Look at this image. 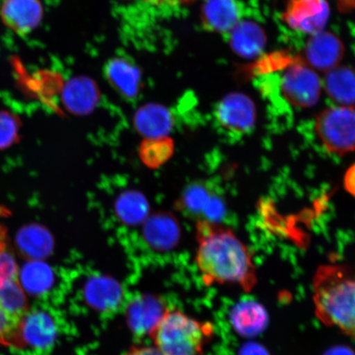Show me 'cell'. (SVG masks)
Listing matches in <instances>:
<instances>
[{
	"label": "cell",
	"mask_w": 355,
	"mask_h": 355,
	"mask_svg": "<svg viewBox=\"0 0 355 355\" xmlns=\"http://www.w3.org/2000/svg\"><path fill=\"white\" fill-rule=\"evenodd\" d=\"M317 317L350 336L355 332V277L338 265H324L313 279Z\"/></svg>",
	"instance_id": "7a4b0ae2"
},
{
	"label": "cell",
	"mask_w": 355,
	"mask_h": 355,
	"mask_svg": "<svg viewBox=\"0 0 355 355\" xmlns=\"http://www.w3.org/2000/svg\"><path fill=\"white\" fill-rule=\"evenodd\" d=\"M178 203L181 209L203 214L206 220L216 221V218L224 214L223 200L205 182L196 181L189 184Z\"/></svg>",
	"instance_id": "8fae6325"
},
{
	"label": "cell",
	"mask_w": 355,
	"mask_h": 355,
	"mask_svg": "<svg viewBox=\"0 0 355 355\" xmlns=\"http://www.w3.org/2000/svg\"><path fill=\"white\" fill-rule=\"evenodd\" d=\"M133 126L145 139L166 137L174 127V117L166 106L146 104L136 111Z\"/></svg>",
	"instance_id": "2e32d148"
},
{
	"label": "cell",
	"mask_w": 355,
	"mask_h": 355,
	"mask_svg": "<svg viewBox=\"0 0 355 355\" xmlns=\"http://www.w3.org/2000/svg\"><path fill=\"white\" fill-rule=\"evenodd\" d=\"M8 211L6 208L0 206V217L6 216ZM6 237V230H4L1 225H0V238Z\"/></svg>",
	"instance_id": "d6a6232c"
},
{
	"label": "cell",
	"mask_w": 355,
	"mask_h": 355,
	"mask_svg": "<svg viewBox=\"0 0 355 355\" xmlns=\"http://www.w3.org/2000/svg\"><path fill=\"white\" fill-rule=\"evenodd\" d=\"M329 15L326 0H288L283 19L296 32L314 35L322 32Z\"/></svg>",
	"instance_id": "ba28073f"
},
{
	"label": "cell",
	"mask_w": 355,
	"mask_h": 355,
	"mask_svg": "<svg viewBox=\"0 0 355 355\" xmlns=\"http://www.w3.org/2000/svg\"><path fill=\"white\" fill-rule=\"evenodd\" d=\"M243 10L238 0H205L200 19L208 32L227 35L241 21Z\"/></svg>",
	"instance_id": "7c38bea8"
},
{
	"label": "cell",
	"mask_w": 355,
	"mask_h": 355,
	"mask_svg": "<svg viewBox=\"0 0 355 355\" xmlns=\"http://www.w3.org/2000/svg\"><path fill=\"white\" fill-rule=\"evenodd\" d=\"M19 131V122L13 115L0 112V149H4L15 143Z\"/></svg>",
	"instance_id": "83f0119b"
},
{
	"label": "cell",
	"mask_w": 355,
	"mask_h": 355,
	"mask_svg": "<svg viewBox=\"0 0 355 355\" xmlns=\"http://www.w3.org/2000/svg\"><path fill=\"white\" fill-rule=\"evenodd\" d=\"M195 261L207 286L234 284L250 291L257 283L250 250L228 227L209 220L197 224Z\"/></svg>",
	"instance_id": "6da1fadb"
},
{
	"label": "cell",
	"mask_w": 355,
	"mask_h": 355,
	"mask_svg": "<svg viewBox=\"0 0 355 355\" xmlns=\"http://www.w3.org/2000/svg\"><path fill=\"white\" fill-rule=\"evenodd\" d=\"M0 17L8 28L24 35L37 28L43 17L40 0H3Z\"/></svg>",
	"instance_id": "30bf717a"
},
{
	"label": "cell",
	"mask_w": 355,
	"mask_h": 355,
	"mask_svg": "<svg viewBox=\"0 0 355 355\" xmlns=\"http://www.w3.org/2000/svg\"><path fill=\"white\" fill-rule=\"evenodd\" d=\"M20 322L0 305V345L15 346Z\"/></svg>",
	"instance_id": "484cf974"
},
{
	"label": "cell",
	"mask_w": 355,
	"mask_h": 355,
	"mask_svg": "<svg viewBox=\"0 0 355 355\" xmlns=\"http://www.w3.org/2000/svg\"><path fill=\"white\" fill-rule=\"evenodd\" d=\"M215 118L217 125L228 135L243 137L255 127L256 105L254 101L243 93H230L217 104Z\"/></svg>",
	"instance_id": "52a82bcc"
},
{
	"label": "cell",
	"mask_w": 355,
	"mask_h": 355,
	"mask_svg": "<svg viewBox=\"0 0 355 355\" xmlns=\"http://www.w3.org/2000/svg\"><path fill=\"white\" fill-rule=\"evenodd\" d=\"M344 186L345 190L355 198V163L345 173Z\"/></svg>",
	"instance_id": "4dcf8cb0"
},
{
	"label": "cell",
	"mask_w": 355,
	"mask_h": 355,
	"mask_svg": "<svg viewBox=\"0 0 355 355\" xmlns=\"http://www.w3.org/2000/svg\"><path fill=\"white\" fill-rule=\"evenodd\" d=\"M17 241L21 251L35 260L46 257L52 247L51 234L40 225L26 226L17 235Z\"/></svg>",
	"instance_id": "ffe728a7"
},
{
	"label": "cell",
	"mask_w": 355,
	"mask_h": 355,
	"mask_svg": "<svg viewBox=\"0 0 355 355\" xmlns=\"http://www.w3.org/2000/svg\"><path fill=\"white\" fill-rule=\"evenodd\" d=\"M345 55L340 39L331 33L311 35L304 48V62L311 68L327 72L338 66Z\"/></svg>",
	"instance_id": "9c48e42d"
},
{
	"label": "cell",
	"mask_w": 355,
	"mask_h": 355,
	"mask_svg": "<svg viewBox=\"0 0 355 355\" xmlns=\"http://www.w3.org/2000/svg\"><path fill=\"white\" fill-rule=\"evenodd\" d=\"M124 355H164L153 346H132Z\"/></svg>",
	"instance_id": "f546056e"
},
{
	"label": "cell",
	"mask_w": 355,
	"mask_h": 355,
	"mask_svg": "<svg viewBox=\"0 0 355 355\" xmlns=\"http://www.w3.org/2000/svg\"><path fill=\"white\" fill-rule=\"evenodd\" d=\"M148 334L164 355H202L214 327L180 310L166 309Z\"/></svg>",
	"instance_id": "3957f363"
},
{
	"label": "cell",
	"mask_w": 355,
	"mask_h": 355,
	"mask_svg": "<svg viewBox=\"0 0 355 355\" xmlns=\"http://www.w3.org/2000/svg\"><path fill=\"white\" fill-rule=\"evenodd\" d=\"M174 153V141L168 136L145 139L139 149L141 162L150 168H157L165 165Z\"/></svg>",
	"instance_id": "44dd1931"
},
{
	"label": "cell",
	"mask_w": 355,
	"mask_h": 355,
	"mask_svg": "<svg viewBox=\"0 0 355 355\" xmlns=\"http://www.w3.org/2000/svg\"><path fill=\"white\" fill-rule=\"evenodd\" d=\"M145 234L153 243H173L177 241L179 225L175 217L159 212L146 221Z\"/></svg>",
	"instance_id": "603a6c76"
},
{
	"label": "cell",
	"mask_w": 355,
	"mask_h": 355,
	"mask_svg": "<svg viewBox=\"0 0 355 355\" xmlns=\"http://www.w3.org/2000/svg\"><path fill=\"white\" fill-rule=\"evenodd\" d=\"M0 305L20 320L28 312V301L19 278L10 279L0 287Z\"/></svg>",
	"instance_id": "d4e9b609"
},
{
	"label": "cell",
	"mask_w": 355,
	"mask_h": 355,
	"mask_svg": "<svg viewBox=\"0 0 355 355\" xmlns=\"http://www.w3.org/2000/svg\"><path fill=\"white\" fill-rule=\"evenodd\" d=\"M6 237L0 238V287L12 279L19 278V268L15 257L7 250Z\"/></svg>",
	"instance_id": "4316f807"
},
{
	"label": "cell",
	"mask_w": 355,
	"mask_h": 355,
	"mask_svg": "<svg viewBox=\"0 0 355 355\" xmlns=\"http://www.w3.org/2000/svg\"><path fill=\"white\" fill-rule=\"evenodd\" d=\"M279 81L282 92L296 108L313 107L320 99L322 83L318 74L304 60L291 58L284 65Z\"/></svg>",
	"instance_id": "5b68a950"
},
{
	"label": "cell",
	"mask_w": 355,
	"mask_h": 355,
	"mask_svg": "<svg viewBox=\"0 0 355 355\" xmlns=\"http://www.w3.org/2000/svg\"><path fill=\"white\" fill-rule=\"evenodd\" d=\"M230 315L235 329L244 336L257 334L266 322L265 311L254 302H243L236 305Z\"/></svg>",
	"instance_id": "ac0fdd59"
},
{
	"label": "cell",
	"mask_w": 355,
	"mask_h": 355,
	"mask_svg": "<svg viewBox=\"0 0 355 355\" xmlns=\"http://www.w3.org/2000/svg\"><path fill=\"white\" fill-rule=\"evenodd\" d=\"M315 130L327 152L337 155L354 152L355 107L339 105L322 110Z\"/></svg>",
	"instance_id": "277c9868"
},
{
	"label": "cell",
	"mask_w": 355,
	"mask_h": 355,
	"mask_svg": "<svg viewBox=\"0 0 355 355\" xmlns=\"http://www.w3.org/2000/svg\"><path fill=\"white\" fill-rule=\"evenodd\" d=\"M353 337V338L355 340V332L354 333V334L352 336Z\"/></svg>",
	"instance_id": "836d02e7"
},
{
	"label": "cell",
	"mask_w": 355,
	"mask_h": 355,
	"mask_svg": "<svg viewBox=\"0 0 355 355\" xmlns=\"http://www.w3.org/2000/svg\"><path fill=\"white\" fill-rule=\"evenodd\" d=\"M164 312L157 300L152 297H143L131 304L128 323L132 329L137 333L149 332Z\"/></svg>",
	"instance_id": "d6986e66"
},
{
	"label": "cell",
	"mask_w": 355,
	"mask_h": 355,
	"mask_svg": "<svg viewBox=\"0 0 355 355\" xmlns=\"http://www.w3.org/2000/svg\"><path fill=\"white\" fill-rule=\"evenodd\" d=\"M115 210L121 220L128 224H136L143 220L149 210L148 200L137 190H127L118 197Z\"/></svg>",
	"instance_id": "7402d4cb"
},
{
	"label": "cell",
	"mask_w": 355,
	"mask_h": 355,
	"mask_svg": "<svg viewBox=\"0 0 355 355\" xmlns=\"http://www.w3.org/2000/svg\"><path fill=\"white\" fill-rule=\"evenodd\" d=\"M139 1L153 4L155 6H184L197 1V0H139Z\"/></svg>",
	"instance_id": "f1b7e54d"
},
{
	"label": "cell",
	"mask_w": 355,
	"mask_h": 355,
	"mask_svg": "<svg viewBox=\"0 0 355 355\" xmlns=\"http://www.w3.org/2000/svg\"><path fill=\"white\" fill-rule=\"evenodd\" d=\"M58 335L54 318L43 309H28L20 322L13 348L29 355H44L51 352Z\"/></svg>",
	"instance_id": "8992f818"
},
{
	"label": "cell",
	"mask_w": 355,
	"mask_h": 355,
	"mask_svg": "<svg viewBox=\"0 0 355 355\" xmlns=\"http://www.w3.org/2000/svg\"><path fill=\"white\" fill-rule=\"evenodd\" d=\"M63 102L69 112L87 115L95 110L100 101L98 86L92 79L78 77L67 83L63 90Z\"/></svg>",
	"instance_id": "9a60e30c"
},
{
	"label": "cell",
	"mask_w": 355,
	"mask_h": 355,
	"mask_svg": "<svg viewBox=\"0 0 355 355\" xmlns=\"http://www.w3.org/2000/svg\"><path fill=\"white\" fill-rule=\"evenodd\" d=\"M105 78L119 94L128 100L139 95L141 82V70L131 60L115 57L105 67Z\"/></svg>",
	"instance_id": "5bb4252c"
},
{
	"label": "cell",
	"mask_w": 355,
	"mask_h": 355,
	"mask_svg": "<svg viewBox=\"0 0 355 355\" xmlns=\"http://www.w3.org/2000/svg\"><path fill=\"white\" fill-rule=\"evenodd\" d=\"M230 48L246 60H254L264 51L266 44L265 31L252 21H241L227 34Z\"/></svg>",
	"instance_id": "4fadbf2b"
},
{
	"label": "cell",
	"mask_w": 355,
	"mask_h": 355,
	"mask_svg": "<svg viewBox=\"0 0 355 355\" xmlns=\"http://www.w3.org/2000/svg\"><path fill=\"white\" fill-rule=\"evenodd\" d=\"M322 85L328 96L340 105H355V68L336 66L327 71Z\"/></svg>",
	"instance_id": "e0dca14e"
},
{
	"label": "cell",
	"mask_w": 355,
	"mask_h": 355,
	"mask_svg": "<svg viewBox=\"0 0 355 355\" xmlns=\"http://www.w3.org/2000/svg\"><path fill=\"white\" fill-rule=\"evenodd\" d=\"M338 7L341 12L355 10V0H338Z\"/></svg>",
	"instance_id": "1f68e13d"
},
{
	"label": "cell",
	"mask_w": 355,
	"mask_h": 355,
	"mask_svg": "<svg viewBox=\"0 0 355 355\" xmlns=\"http://www.w3.org/2000/svg\"><path fill=\"white\" fill-rule=\"evenodd\" d=\"M21 282L22 286L31 294H42L52 285V270L47 265L41 261H32V263L26 264L22 268Z\"/></svg>",
	"instance_id": "cb8c5ba5"
}]
</instances>
